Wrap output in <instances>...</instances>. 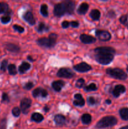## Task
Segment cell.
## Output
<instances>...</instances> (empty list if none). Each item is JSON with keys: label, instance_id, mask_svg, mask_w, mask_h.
Returning a JSON list of instances; mask_svg holds the SVG:
<instances>
[{"label": "cell", "instance_id": "obj_1", "mask_svg": "<svg viewBox=\"0 0 128 129\" xmlns=\"http://www.w3.org/2000/svg\"><path fill=\"white\" fill-rule=\"evenodd\" d=\"M75 7V1L73 0H64L63 2L55 5L53 10L54 15L59 17L66 13L72 15L74 13Z\"/></svg>", "mask_w": 128, "mask_h": 129}, {"label": "cell", "instance_id": "obj_2", "mask_svg": "<svg viewBox=\"0 0 128 129\" xmlns=\"http://www.w3.org/2000/svg\"><path fill=\"white\" fill-rule=\"evenodd\" d=\"M57 35L55 34H51L48 36V37L40 38L37 40V42L39 45L47 48L53 47L55 45Z\"/></svg>", "mask_w": 128, "mask_h": 129}, {"label": "cell", "instance_id": "obj_3", "mask_svg": "<svg viewBox=\"0 0 128 129\" xmlns=\"http://www.w3.org/2000/svg\"><path fill=\"white\" fill-rule=\"evenodd\" d=\"M117 122V120L115 117L113 116H107V117H103L101 120H100L97 123L96 127L99 128H103L112 127L116 125Z\"/></svg>", "mask_w": 128, "mask_h": 129}, {"label": "cell", "instance_id": "obj_4", "mask_svg": "<svg viewBox=\"0 0 128 129\" xmlns=\"http://www.w3.org/2000/svg\"><path fill=\"white\" fill-rule=\"evenodd\" d=\"M95 60L97 62L103 65H107L112 61L114 59V54L110 53H97L95 55Z\"/></svg>", "mask_w": 128, "mask_h": 129}, {"label": "cell", "instance_id": "obj_5", "mask_svg": "<svg viewBox=\"0 0 128 129\" xmlns=\"http://www.w3.org/2000/svg\"><path fill=\"white\" fill-rule=\"evenodd\" d=\"M106 73L112 78L119 80H125L127 78V74L125 72L119 68H109L107 69Z\"/></svg>", "mask_w": 128, "mask_h": 129}, {"label": "cell", "instance_id": "obj_6", "mask_svg": "<svg viewBox=\"0 0 128 129\" xmlns=\"http://www.w3.org/2000/svg\"><path fill=\"white\" fill-rule=\"evenodd\" d=\"M97 37L101 41H109L111 38V35L106 30H98L95 31Z\"/></svg>", "mask_w": 128, "mask_h": 129}, {"label": "cell", "instance_id": "obj_7", "mask_svg": "<svg viewBox=\"0 0 128 129\" xmlns=\"http://www.w3.org/2000/svg\"><path fill=\"white\" fill-rule=\"evenodd\" d=\"M74 69L80 73H85L91 70L92 67L86 62H81L74 66Z\"/></svg>", "mask_w": 128, "mask_h": 129}, {"label": "cell", "instance_id": "obj_8", "mask_svg": "<svg viewBox=\"0 0 128 129\" xmlns=\"http://www.w3.org/2000/svg\"><path fill=\"white\" fill-rule=\"evenodd\" d=\"M57 76L60 78H72L74 77V73L72 71L66 68H61L58 71Z\"/></svg>", "mask_w": 128, "mask_h": 129}, {"label": "cell", "instance_id": "obj_9", "mask_svg": "<svg viewBox=\"0 0 128 129\" xmlns=\"http://www.w3.org/2000/svg\"><path fill=\"white\" fill-rule=\"evenodd\" d=\"M31 105V100L29 98H24L21 100V109L22 110L23 113H27L28 112V109L30 108Z\"/></svg>", "mask_w": 128, "mask_h": 129}, {"label": "cell", "instance_id": "obj_10", "mask_svg": "<svg viewBox=\"0 0 128 129\" xmlns=\"http://www.w3.org/2000/svg\"><path fill=\"white\" fill-rule=\"evenodd\" d=\"M80 39L81 41L85 44H92L96 41V39L95 38L90 35H86V34H82L80 37Z\"/></svg>", "mask_w": 128, "mask_h": 129}, {"label": "cell", "instance_id": "obj_11", "mask_svg": "<svg viewBox=\"0 0 128 129\" xmlns=\"http://www.w3.org/2000/svg\"><path fill=\"white\" fill-rule=\"evenodd\" d=\"M125 91V87L123 85H122V84H118V85H116L114 87V89L112 91V94L114 97L117 98V97H119L120 95V94L124 93Z\"/></svg>", "mask_w": 128, "mask_h": 129}, {"label": "cell", "instance_id": "obj_12", "mask_svg": "<svg viewBox=\"0 0 128 129\" xmlns=\"http://www.w3.org/2000/svg\"><path fill=\"white\" fill-rule=\"evenodd\" d=\"M94 51L96 53L103 52V53H110V54H114L115 53V50L114 49L110 47H100L95 49Z\"/></svg>", "mask_w": 128, "mask_h": 129}, {"label": "cell", "instance_id": "obj_13", "mask_svg": "<svg viewBox=\"0 0 128 129\" xmlns=\"http://www.w3.org/2000/svg\"><path fill=\"white\" fill-rule=\"evenodd\" d=\"M47 95L48 92L45 89H42L41 88H36L33 91V96L35 98H36V97L39 96H41L43 98H45V97L47 96Z\"/></svg>", "mask_w": 128, "mask_h": 129}, {"label": "cell", "instance_id": "obj_14", "mask_svg": "<svg viewBox=\"0 0 128 129\" xmlns=\"http://www.w3.org/2000/svg\"><path fill=\"white\" fill-rule=\"evenodd\" d=\"M74 98H75V100L74 102V105L77 107H83V106L85 105V101L84 99L83 98L82 96L79 93L75 94L74 96Z\"/></svg>", "mask_w": 128, "mask_h": 129}, {"label": "cell", "instance_id": "obj_15", "mask_svg": "<svg viewBox=\"0 0 128 129\" xmlns=\"http://www.w3.org/2000/svg\"><path fill=\"white\" fill-rule=\"evenodd\" d=\"M23 18L30 25H33L35 24V20L34 18V16L33 15L32 13L30 12V11H27V12L24 14Z\"/></svg>", "mask_w": 128, "mask_h": 129}, {"label": "cell", "instance_id": "obj_16", "mask_svg": "<svg viewBox=\"0 0 128 129\" xmlns=\"http://www.w3.org/2000/svg\"><path fill=\"white\" fill-rule=\"evenodd\" d=\"M89 5L87 3H82L77 9V13L79 15H85L89 10Z\"/></svg>", "mask_w": 128, "mask_h": 129}, {"label": "cell", "instance_id": "obj_17", "mask_svg": "<svg viewBox=\"0 0 128 129\" xmlns=\"http://www.w3.org/2000/svg\"><path fill=\"white\" fill-rule=\"evenodd\" d=\"M52 88L56 91H60L61 88L64 86L65 83L62 81H56L52 83Z\"/></svg>", "mask_w": 128, "mask_h": 129}, {"label": "cell", "instance_id": "obj_18", "mask_svg": "<svg viewBox=\"0 0 128 129\" xmlns=\"http://www.w3.org/2000/svg\"><path fill=\"white\" fill-rule=\"evenodd\" d=\"M30 67H31V66L29 63L26 62H23L19 67V73L20 74H23L25 72L27 71L28 69H30Z\"/></svg>", "mask_w": 128, "mask_h": 129}, {"label": "cell", "instance_id": "obj_19", "mask_svg": "<svg viewBox=\"0 0 128 129\" xmlns=\"http://www.w3.org/2000/svg\"><path fill=\"white\" fill-rule=\"evenodd\" d=\"M6 49L11 52L16 53L20 51V47L13 44H8L6 45Z\"/></svg>", "mask_w": 128, "mask_h": 129}, {"label": "cell", "instance_id": "obj_20", "mask_svg": "<svg viewBox=\"0 0 128 129\" xmlns=\"http://www.w3.org/2000/svg\"><path fill=\"white\" fill-rule=\"evenodd\" d=\"M54 120L57 125H63L65 122V117L61 115H56L55 116Z\"/></svg>", "mask_w": 128, "mask_h": 129}, {"label": "cell", "instance_id": "obj_21", "mask_svg": "<svg viewBox=\"0 0 128 129\" xmlns=\"http://www.w3.org/2000/svg\"><path fill=\"white\" fill-rule=\"evenodd\" d=\"M10 9L8 4L4 2L0 3V14L8 13Z\"/></svg>", "mask_w": 128, "mask_h": 129}, {"label": "cell", "instance_id": "obj_22", "mask_svg": "<svg viewBox=\"0 0 128 129\" xmlns=\"http://www.w3.org/2000/svg\"><path fill=\"white\" fill-rule=\"evenodd\" d=\"M90 16L92 18V19L94 20H98L100 18V12L98 10H92L90 13Z\"/></svg>", "mask_w": 128, "mask_h": 129}, {"label": "cell", "instance_id": "obj_23", "mask_svg": "<svg viewBox=\"0 0 128 129\" xmlns=\"http://www.w3.org/2000/svg\"><path fill=\"white\" fill-rule=\"evenodd\" d=\"M120 116L121 118L124 120H128V108H122L119 111Z\"/></svg>", "mask_w": 128, "mask_h": 129}, {"label": "cell", "instance_id": "obj_24", "mask_svg": "<svg viewBox=\"0 0 128 129\" xmlns=\"http://www.w3.org/2000/svg\"><path fill=\"white\" fill-rule=\"evenodd\" d=\"M31 119L36 122H40L43 120V117L39 113H34L31 115Z\"/></svg>", "mask_w": 128, "mask_h": 129}, {"label": "cell", "instance_id": "obj_25", "mask_svg": "<svg viewBox=\"0 0 128 129\" xmlns=\"http://www.w3.org/2000/svg\"><path fill=\"white\" fill-rule=\"evenodd\" d=\"M92 120V117L90 115L88 114V113H85L84 114L82 117V121L83 123L84 124H89L91 122Z\"/></svg>", "mask_w": 128, "mask_h": 129}, {"label": "cell", "instance_id": "obj_26", "mask_svg": "<svg viewBox=\"0 0 128 129\" xmlns=\"http://www.w3.org/2000/svg\"><path fill=\"white\" fill-rule=\"evenodd\" d=\"M40 12L43 16H47L48 15V6L46 4H43L40 7Z\"/></svg>", "mask_w": 128, "mask_h": 129}, {"label": "cell", "instance_id": "obj_27", "mask_svg": "<svg viewBox=\"0 0 128 129\" xmlns=\"http://www.w3.org/2000/svg\"><path fill=\"white\" fill-rule=\"evenodd\" d=\"M97 88L96 85L94 83H91L89 85L84 87V89L86 91H92L97 90Z\"/></svg>", "mask_w": 128, "mask_h": 129}, {"label": "cell", "instance_id": "obj_28", "mask_svg": "<svg viewBox=\"0 0 128 129\" xmlns=\"http://www.w3.org/2000/svg\"><path fill=\"white\" fill-rule=\"evenodd\" d=\"M8 71H9V73H10V74H11V75H15V74L17 73V71H16V68L15 64H11L9 65Z\"/></svg>", "mask_w": 128, "mask_h": 129}, {"label": "cell", "instance_id": "obj_29", "mask_svg": "<svg viewBox=\"0 0 128 129\" xmlns=\"http://www.w3.org/2000/svg\"><path fill=\"white\" fill-rule=\"evenodd\" d=\"M48 27L45 25L44 23L41 22L39 24L38 26V32H43L44 31H48Z\"/></svg>", "mask_w": 128, "mask_h": 129}, {"label": "cell", "instance_id": "obj_30", "mask_svg": "<svg viewBox=\"0 0 128 129\" xmlns=\"http://www.w3.org/2000/svg\"><path fill=\"white\" fill-rule=\"evenodd\" d=\"M84 84H85V81L83 78H80L78 79L76 82V86L79 88H81L84 86Z\"/></svg>", "mask_w": 128, "mask_h": 129}, {"label": "cell", "instance_id": "obj_31", "mask_svg": "<svg viewBox=\"0 0 128 129\" xmlns=\"http://www.w3.org/2000/svg\"><path fill=\"white\" fill-rule=\"evenodd\" d=\"M11 20V17H10L9 15H6V16H2L1 18V21L4 24H6L9 23Z\"/></svg>", "mask_w": 128, "mask_h": 129}, {"label": "cell", "instance_id": "obj_32", "mask_svg": "<svg viewBox=\"0 0 128 129\" xmlns=\"http://www.w3.org/2000/svg\"><path fill=\"white\" fill-rule=\"evenodd\" d=\"M8 65V60H3L1 63V66H0V70L2 71H5L6 69V67Z\"/></svg>", "mask_w": 128, "mask_h": 129}, {"label": "cell", "instance_id": "obj_33", "mask_svg": "<svg viewBox=\"0 0 128 129\" xmlns=\"http://www.w3.org/2000/svg\"><path fill=\"white\" fill-rule=\"evenodd\" d=\"M20 112H21V111H20V109L18 107H15V108L12 110L13 115L16 117H19V115H20Z\"/></svg>", "mask_w": 128, "mask_h": 129}, {"label": "cell", "instance_id": "obj_34", "mask_svg": "<svg viewBox=\"0 0 128 129\" xmlns=\"http://www.w3.org/2000/svg\"><path fill=\"white\" fill-rule=\"evenodd\" d=\"M87 102L88 104L90 105H94L97 103V101L95 98L92 96H90L87 98Z\"/></svg>", "mask_w": 128, "mask_h": 129}, {"label": "cell", "instance_id": "obj_35", "mask_svg": "<svg viewBox=\"0 0 128 129\" xmlns=\"http://www.w3.org/2000/svg\"><path fill=\"white\" fill-rule=\"evenodd\" d=\"M127 18H128L127 15H122V16L120 17V18H119V21H120V22L122 24L125 25V24L126 23L127 21Z\"/></svg>", "mask_w": 128, "mask_h": 129}, {"label": "cell", "instance_id": "obj_36", "mask_svg": "<svg viewBox=\"0 0 128 129\" xmlns=\"http://www.w3.org/2000/svg\"><path fill=\"white\" fill-rule=\"evenodd\" d=\"M13 28L15 29V30H16V31H18L19 33H23L24 31V30H25V29H24L23 27H22V26H19V25H14Z\"/></svg>", "mask_w": 128, "mask_h": 129}, {"label": "cell", "instance_id": "obj_37", "mask_svg": "<svg viewBox=\"0 0 128 129\" xmlns=\"http://www.w3.org/2000/svg\"><path fill=\"white\" fill-rule=\"evenodd\" d=\"M33 87V83L32 82H28L27 83L25 84L24 88H25V89H26V90H30V89H31Z\"/></svg>", "mask_w": 128, "mask_h": 129}, {"label": "cell", "instance_id": "obj_38", "mask_svg": "<svg viewBox=\"0 0 128 129\" xmlns=\"http://www.w3.org/2000/svg\"><path fill=\"white\" fill-rule=\"evenodd\" d=\"M0 129H6V120L3 119L0 122Z\"/></svg>", "mask_w": 128, "mask_h": 129}, {"label": "cell", "instance_id": "obj_39", "mask_svg": "<svg viewBox=\"0 0 128 129\" xmlns=\"http://www.w3.org/2000/svg\"><path fill=\"white\" fill-rule=\"evenodd\" d=\"M2 102H9V97L6 93H3L2 96Z\"/></svg>", "mask_w": 128, "mask_h": 129}, {"label": "cell", "instance_id": "obj_40", "mask_svg": "<svg viewBox=\"0 0 128 129\" xmlns=\"http://www.w3.org/2000/svg\"><path fill=\"white\" fill-rule=\"evenodd\" d=\"M70 25V23L68 21H63L62 23H61V26L63 28H67L69 27Z\"/></svg>", "mask_w": 128, "mask_h": 129}, {"label": "cell", "instance_id": "obj_41", "mask_svg": "<svg viewBox=\"0 0 128 129\" xmlns=\"http://www.w3.org/2000/svg\"><path fill=\"white\" fill-rule=\"evenodd\" d=\"M70 25H71L73 27L75 28V27H78V26H79V23L77 22V21H72V22L70 23Z\"/></svg>", "mask_w": 128, "mask_h": 129}, {"label": "cell", "instance_id": "obj_42", "mask_svg": "<svg viewBox=\"0 0 128 129\" xmlns=\"http://www.w3.org/2000/svg\"><path fill=\"white\" fill-rule=\"evenodd\" d=\"M105 102H106V103H107V104H110V103H111V101H110V100H107L105 101Z\"/></svg>", "mask_w": 128, "mask_h": 129}, {"label": "cell", "instance_id": "obj_43", "mask_svg": "<svg viewBox=\"0 0 128 129\" xmlns=\"http://www.w3.org/2000/svg\"><path fill=\"white\" fill-rule=\"evenodd\" d=\"M120 129H128V125L127 126H125V127H122V128H120Z\"/></svg>", "mask_w": 128, "mask_h": 129}, {"label": "cell", "instance_id": "obj_44", "mask_svg": "<svg viewBox=\"0 0 128 129\" xmlns=\"http://www.w3.org/2000/svg\"><path fill=\"white\" fill-rule=\"evenodd\" d=\"M28 60H31V61H33V59H32V58H31V57H30V56L28 57Z\"/></svg>", "mask_w": 128, "mask_h": 129}, {"label": "cell", "instance_id": "obj_45", "mask_svg": "<svg viewBox=\"0 0 128 129\" xmlns=\"http://www.w3.org/2000/svg\"><path fill=\"white\" fill-rule=\"evenodd\" d=\"M44 110H45V111H46V112H47V111H48V108H47V107H45V108H44Z\"/></svg>", "mask_w": 128, "mask_h": 129}, {"label": "cell", "instance_id": "obj_46", "mask_svg": "<svg viewBox=\"0 0 128 129\" xmlns=\"http://www.w3.org/2000/svg\"><path fill=\"white\" fill-rule=\"evenodd\" d=\"M127 72H128V67H127Z\"/></svg>", "mask_w": 128, "mask_h": 129}, {"label": "cell", "instance_id": "obj_47", "mask_svg": "<svg viewBox=\"0 0 128 129\" xmlns=\"http://www.w3.org/2000/svg\"><path fill=\"white\" fill-rule=\"evenodd\" d=\"M102 1H107V0H102Z\"/></svg>", "mask_w": 128, "mask_h": 129}, {"label": "cell", "instance_id": "obj_48", "mask_svg": "<svg viewBox=\"0 0 128 129\" xmlns=\"http://www.w3.org/2000/svg\"><path fill=\"white\" fill-rule=\"evenodd\" d=\"M40 129H42V128H40Z\"/></svg>", "mask_w": 128, "mask_h": 129}, {"label": "cell", "instance_id": "obj_49", "mask_svg": "<svg viewBox=\"0 0 128 129\" xmlns=\"http://www.w3.org/2000/svg\"><path fill=\"white\" fill-rule=\"evenodd\" d=\"M127 27H128V25H127Z\"/></svg>", "mask_w": 128, "mask_h": 129}]
</instances>
